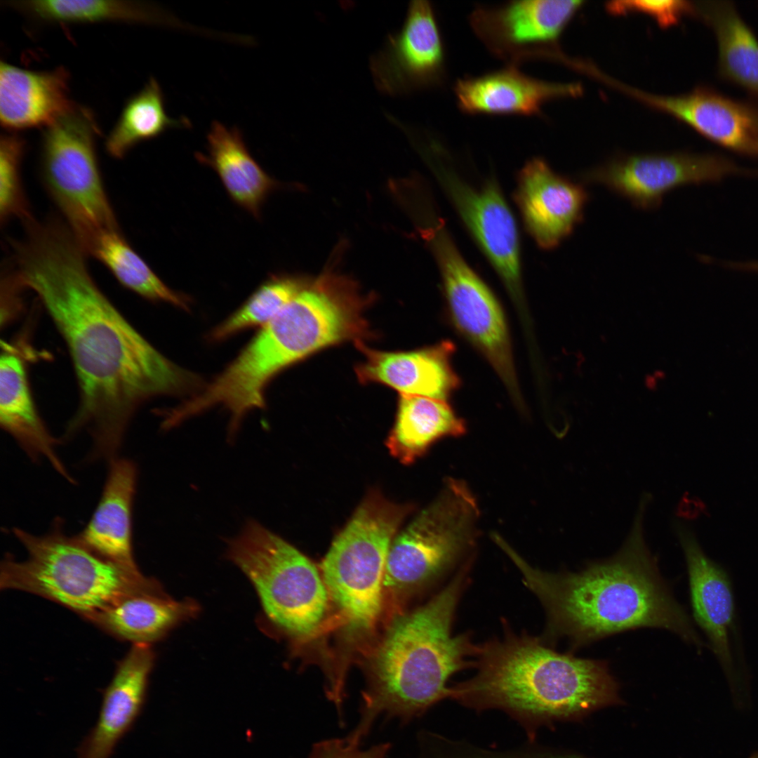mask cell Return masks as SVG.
Masks as SVG:
<instances>
[{"instance_id": "cell-1", "label": "cell", "mask_w": 758, "mask_h": 758, "mask_svg": "<svg viewBox=\"0 0 758 758\" xmlns=\"http://www.w3.org/2000/svg\"><path fill=\"white\" fill-rule=\"evenodd\" d=\"M74 237L41 228L16 248L15 270L64 340L79 389L65 436L87 430L94 456L117 457L129 423L148 400L189 390L197 382L154 347L97 286Z\"/></svg>"}, {"instance_id": "cell-2", "label": "cell", "mask_w": 758, "mask_h": 758, "mask_svg": "<svg viewBox=\"0 0 758 758\" xmlns=\"http://www.w3.org/2000/svg\"><path fill=\"white\" fill-rule=\"evenodd\" d=\"M644 493L627 538L612 557L588 562L578 572L533 567L501 537L496 544L512 561L524 585L546 616L543 640H567L571 652L620 632L660 628L700 651L704 646L686 609L663 578L644 534L650 502Z\"/></svg>"}, {"instance_id": "cell-3", "label": "cell", "mask_w": 758, "mask_h": 758, "mask_svg": "<svg viewBox=\"0 0 758 758\" xmlns=\"http://www.w3.org/2000/svg\"><path fill=\"white\" fill-rule=\"evenodd\" d=\"M505 629L477 645L474 674L451 686L449 699L477 712H504L529 740L552 722L621 702L606 661L561 653L543 638Z\"/></svg>"}, {"instance_id": "cell-4", "label": "cell", "mask_w": 758, "mask_h": 758, "mask_svg": "<svg viewBox=\"0 0 758 758\" xmlns=\"http://www.w3.org/2000/svg\"><path fill=\"white\" fill-rule=\"evenodd\" d=\"M472 561L424 605L390 625L373 661L359 719L346 738L361 745L380 716L408 723L449 698L451 678L473 666L477 645L454 634L455 615L470 581Z\"/></svg>"}, {"instance_id": "cell-5", "label": "cell", "mask_w": 758, "mask_h": 758, "mask_svg": "<svg viewBox=\"0 0 758 758\" xmlns=\"http://www.w3.org/2000/svg\"><path fill=\"white\" fill-rule=\"evenodd\" d=\"M13 533L27 557L7 555L0 568L1 590L32 593L88 619L121 597L138 592H161L154 578L112 562L86 546L77 536L66 535L61 520L36 536L15 528Z\"/></svg>"}, {"instance_id": "cell-6", "label": "cell", "mask_w": 758, "mask_h": 758, "mask_svg": "<svg viewBox=\"0 0 758 758\" xmlns=\"http://www.w3.org/2000/svg\"><path fill=\"white\" fill-rule=\"evenodd\" d=\"M375 492L368 494L336 536L322 561L321 576L347 632L364 633L378 622L390 545L412 511Z\"/></svg>"}, {"instance_id": "cell-7", "label": "cell", "mask_w": 758, "mask_h": 758, "mask_svg": "<svg viewBox=\"0 0 758 758\" xmlns=\"http://www.w3.org/2000/svg\"><path fill=\"white\" fill-rule=\"evenodd\" d=\"M226 556L251 580L270 626L295 641L318 627L329 595L317 568L298 549L249 520L230 540Z\"/></svg>"}, {"instance_id": "cell-8", "label": "cell", "mask_w": 758, "mask_h": 758, "mask_svg": "<svg viewBox=\"0 0 758 758\" xmlns=\"http://www.w3.org/2000/svg\"><path fill=\"white\" fill-rule=\"evenodd\" d=\"M100 128L75 105L44 128L41 165L46 187L84 251L101 234L119 230L97 161Z\"/></svg>"}, {"instance_id": "cell-9", "label": "cell", "mask_w": 758, "mask_h": 758, "mask_svg": "<svg viewBox=\"0 0 758 758\" xmlns=\"http://www.w3.org/2000/svg\"><path fill=\"white\" fill-rule=\"evenodd\" d=\"M477 503L467 485L449 478L438 497L394 538L383 578L385 591L411 594L446 578L475 544Z\"/></svg>"}, {"instance_id": "cell-10", "label": "cell", "mask_w": 758, "mask_h": 758, "mask_svg": "<svg viewBox=\"0 0 758 758\" xmlns=\"http://www.w3.org/2000/svg\"><path fill=\"white\" fill-rule=\"evenodd\" d=\"M426 236L456 328L488 361L517 401H520L508 327L500 304L463 257L442 220L434 219Z\"/></svg>"}, {"instance_id": "cell-11", "label": "cell", "mask_w": 758, "mask_h": 758, "mask_svg": "<svg viewBox=\"0 0 758 758\" xmlns=\"http://www.w3.org/2000/svg\"><path fill=\"white\" fill-rule=\"evenodd\" d=\"M758 177L717 153L623 155L580 175L585 183L606 187L644 211L658 208L665 195L681 186L720 182L730 176Z\"/></svg>"}, {"instance_id": "cell-12", "label": "cell", "mask_w": 758, "mask_h": 758, "mask_svg": "<svg viewBox=\"0 0 758 758\" xmlns=\"http://www.w3.org/2000/svg\"><path fill=\"white\" fill-rule=\"evenodd\" d=\"M581 1L520 0L477 6L469 22L487 49L508 66L535 59L558 61L556 41Z\"/></svg>"}, {"instance_id": "cell-13", "label": "cell", "mask_w": 758, "mask_h": 758, "mask_svg": "<svg viewBox=\"0 0 758 758\" xmlns=\"http://www.w3.org/2000/svg\"><path fill=\"white\" fill-rule=\"evenodd\" d=\"M438 176L466 230L504 283L510 295L522 298L520 243L514 217L499 185L487 180L469 185L451 169Z\"/></svg>"}, {"instance_id": "cell-14", "label": "cell", "mask_w": 758, "mask_h": 758, "mask_svg": "<svg viewBox=\"0 0 758 758\" xmlns=\"http://www.w3.org/2000/svg\"><path fill=\"white\" fill-rule=\"evenodd\" d=\"M445 48L431 3L411 1L401 28L370 60L374 83L390 95L437 86L445 74Z\"/></svg>"}, {"instance_id": "cell-15", "label": "cell", "mask_w": 758, "mask_h": 758, "mask_svg": "<svg viewBox=\"0 0 758 758\" xmlns=\"http://www.w3.org/2000/svg\"><path fill=\"white\" fill-rule=\"evenodd\" d=\"M674 530L686 559L693 619L706 636L726 677L736 683L740 662L730 577L725 568L705 554L688 526L676 521Z\"/></svg>"}, {"instance_id": "cell-16", "label": "cell", "mask_w": 758, "mask_h": 758, "mask_svg": "<svg viewBox=\"0 0 758 758\" xmlns=\"http://www.w3.org/2000/svg\"><path fill=\"white\" fill-rule=\"evenodd\" d=\"M589 197L583 185L534 157L519 171L514 197L528 234L540 248L552 250L582 222Z\"/></svg>"}, {"instance_id": "cell-17", "label": "cell", "mask_w": 758, "mask_h": 758, "mask_svg": "<svg viewBox=\"0 0 758 758\" xmlns=\"http://www.w3.org/2000/svg\"><path fill=\"white\" fill-rule=\"evenodd\" d=\"M616 88L685 122L708 140L741 155L758 157V107L700 88L660 96L618 83Z\"/></svg>"}, {"instance_id": "cell-18", "label": "cell", "mask_w": 758, "mask_h": 758, "mask_svg": "<svg viewBox=\"0 0 758 758\" xmlns=\"http://www.w3.org/2000/svg\"><path fill=\"white\" fill-rule=\"evenodd\" d=\"M364 356L356 367L361 383H379L400 394L419 395L447 400L460 387L451 358L455 345L443 340L434 345L409 352H383L355 342Z\"/></svg>"}, {"instance_id": "cell-19", "label": "cell", "mask_w": 758, "mask_h": 758, "mask_svg": "<svg viewBox=\"0 0 758 758\" xmlns=\"http://www.w3.org/2000/svg\"><path fill=\"white\" fill-rule=\"evenodd\" d=\"M154 653L149 644H133L106 688L98 721L78 750V758H110L142 707Z\"/></svg>"}, {"instance_id": "cell-20", "label": "cell", "mask_w": 758, "mask_h": 758, "mask_svg": "<svg viewBox=\"0 0 758 758\" xmlns=\"http://www.w3.org/2000/svg\"><path fill=\"white\" fill-rule=\"evenodd\" d=\"M453 90L459 108L467 114L535 115L546 102L579 95L583 88L578 84L538 79L508 66L460 79Z\"/></svg>"}, {"instance_id": "cell-21", "label": "cell", "mask_w": 758, "mask_h": 758, "mask_svg": "<svg viewBox=\"0 0 758 758\" xmlns=\"http://www.w3.org/2000/svg\"><path fill=\"white\" fill-rule=\"evenodd\" d=\"M69 77L62 67L34 71L0 62V121L10 132L49 126L69 112Z\"/></svg>"}, {"instance_id": "cell-22", "label": "cell", "mask_w": 758, "mask_h": 758, "mask_svg": "<svg viewBox=\"0 0 758 758\" xmlns=\"http://www.w3.org/2000/svg\"><path fill=\"white\" fill-rule=\"evenodd\" d=\"M0 424L34 460L44 458L62 477L72 481L55 451L57 441L36 408L25 361L11 344L1 341Z\"/></svg>"}, {"instance_id": "cell-23", "label": "cell", "mask_w": 758, "mask_h": 758, "mask_svg": "<svg viewBox=\"0 0 758 758\" xmlns=\"http://www.w3.org/2000/svg\"><path fill=\"white\" fill-rule=\"evenodd\" d=\"M137 479L134 463L115 458L98 506L83 531L77 536L102 557L126 568L139 570L132 544V510Z\"/></svg>"}, {"instance_id": "cell-24", "label": "cell", "mask_w": 758, "mask_h": 758, "mask_svg": "<svg viewBox=\"0 0 758 758\" xmlns=\"http://www.w3.org/2000/svg\"><path fill=\"white\" fill-rule=\"evenodd\" d=\"M206 146L207 152H197V159L218 174L237 206L259 219L265 201L279 185L252 157L240 130L215 121Z\"/></svg>"}, {"instance_id": "cell-25", "label": "cell", "mask_w": 758, "mask_h": 758, "mask_svg": "<svg viewBox=\"0 0 758 758\" xmlns=\"http://www.w3.org/2000/svg\"><path fill=\"white\" fill-rule=\"evenodd\" d=\"M198 612L193 600L175 601L164 591L138 592L121 597L87 620L117 639L150 645Z\"/></svg>"}, {"instance_id": "cell-26", "label": "cell", "mask_w": 758, "mask_h": 758, "mask_svg": "<svg viewBox=\"0 0 758 758\" xmlns=\"http://www.w3.org/2000/svg\"><path fill=\"white\" fill-rule=\"evenodd\" d=\"M466 432L465 421L446 400L400 394L395 423L387 441L391 454L410 464L438 440Z\"/></svg>"}, {"instance_id": "cell-27", "label": "cell", "mask_w": 758, "mask_h": 758, "mask_svg": "<svg viewBox=\"0 0 758 758\" xmlns=\"http://www.w3.org/2000/svg\"><path fill=\"white\" fill-rule=\"evenodd\" d=\"M696 11L711 27L721 76L758 97V40L729 1L701 2Z\"/></svg>"}, {"instance_id": "cell-28", "label": "cell", "mask_w": 758, "mask_h": 758, "mask_svg": "<svg viewBox=\"0 0 758 758\" xmlns=\"http://www.w3.org/2000/svg\"><path fill=\"white\" fill-rule=\"evenodd\" d=\"M5 4L37 20L51 22H120L185 27L159 7L140 1L32 0Z\"/></svg>"}, {"instance_id": "cell-29", "label": "cell", "mask_w": 758, "mask_h": 758, "mask_svg": "<svg viewBox=\"0 0 758 758\" xmlns=\"http://www.w3.org/2000/svg\"><path fill=\"white\" fill-rule=\"evenodd\" d=\"M190 124L187 118L175 119L167 115L161 88L155 79L150 78L126 102L107 137L105 148L111 157L121 159L137 144L155 138L170 128H190Z\"/></svg>"}, {"instance_id": "cell-30", "label": "cell", "mask_w": 758, "mask_h": 758, "mask_svg": "<svg viewBox=\"0 0 758 758\" xmlns=\"http://www.w3.org/2000/svg\"><path fill=\"white\" fill-rule=\"evenodd\" d=\"M86 254L98 259L122 286L141 297L189 309L187 298L164 283L124 239L119 230L99 235Z\"/></svg>"}, {"instance_id": "cell-31", "label": "cell", "mask_w": 758, "mask_h": 758, "mask_svg": "<svg viewBox=\"0 0 758 758\" xmlns=\"http://www.w3.org/2000/svg\"><path fill=\"white\" fill-rule=\"evenodd\" d=\"M306 279L295 275L274 274L265 280L228 318L210 334L221 340L242 330L270 322L302 288Z\"/></svg>"}, {"instance_id": "cell-32", "label": "cell", "mask_w": 758, "mask_h": 758, "mask_svg": "<svg viewBox=\"0 0 758 758\" xmlns=\"http://www.w3.org/2000/svg\"><path fill=\"white\" fill-rule=\"evenodd\" d=\"M417 741L415 758H583L540 746L529 740L519 746L500 749L422 731L418 734Z\"/></svg>"}, {"instance_id": "cell-33", "label": "cell", "mask_w": 758, "mask_h": 758, "mask_svg": "<svg viewBox=\"0 0 758 758\" xmlns=\"http://www.w3.org/2000/svg\"><path fill=\"white\" fill-rule=\"evenodd\" d=\"M25 140L13 132L0 139V219L1 225L18 218L26 222L32 217L22 187L21 164Z\"/></svg>"}, {"instance_id": "cell-34", "label": "cell", "mask_w": 758, "mask_h": 758, "mask_svg": "<svg viewBox=\"0 0 758 758\" xmlns=\"http://www.w3.org/2000/svg\"><path fill=\"white\" fill-rule=\"evenodd\" d=\"M612 13L639 11L653 17L663 27L677 22L684 15L695 12L696 6L685 1H616L607 3Z\"/></svg>"}, {"instance_id": "cell-35", "label": "cell", "mask_w": 758, "mask_h": 758, "mask_svg": "<svg viewBox=\"0 0 758 758\" xmlns=\"http://www.w3.org/2000/svg\"><path fill=\"white\" fill-rule=\"evenodd\" d=\"M390 748L389 743L363 749L345 738H331L316 743L307 758H388Z\"/></svg>"}, {"instance_id": "cell-36", "label": "cell", "mask_w": 758, "mask_h": 758, "mask_svg": "<svg viewBox=\"0 0 758 758\" xmlns=\"http://www.w3.org/2000/svg\"><path fill=\"white\" fill-rule=\"evenodd\" d=\"M733 267L735 270L758 273V260L736 261Z\"/></svg>"}, {"instance_id": "cell-37", "label": "cell", "mask_w": 758, "mask_h": 758, "mask_svg": "<svg viewBox=\"0 0 758 758\" xmlns=\"http://www.w3.org/2000/svg\"><path fill=\"white\" fill-rule=\"evenodd\" d=\"M751 758H758V752H756L755 754H753V755L752 756V757H751Z\"/></svg>"}]
</instances>
